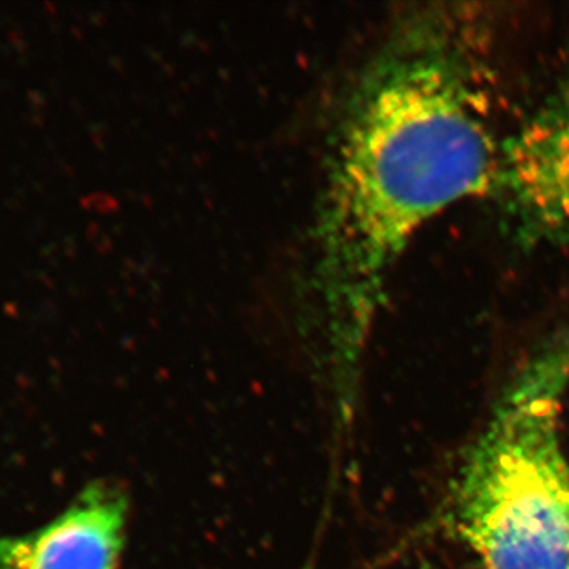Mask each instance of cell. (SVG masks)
Segmentation results:
<instances>
[{
  "mask_svg": "<svg viewBox=\"0 0 569 569\" xmlns=\"http://www.w3.org/2000/svg\"><path fill=\"white\" fill-rule=\"evenodd\" d=\"M490 193L522 244L569 242V93L542 104L500 142Z\"/></svg>",
  "mask_w": 569,
  "mask_h": 569,
  "instance_id": "3957f363",
  "label": "cell"
},
{
  "mask_svg": "<svg viewBox=\"0 0 569 569\" xmlns=\"http://www.w3.org/2000/svg\"><path fill=\"white\" fill-rule=\"evenodd\" d=\"M127 515L122 488L92 482L40 529L0 537V569H118Z\"/></svg>",
  "mask_w": 569,
  "mask_h": 569,
  "instance_id": "277c9868",
  "label": "cell"
},
{
  "mask_svg": "<svg viewBox=\"0 0 569 569\" xmlns=\"http://www.w3.org/2000/svg\"><path fill=\"white\" fill-rule=\"evenodd\" d=\"M568 388L565 329L520 367L460 467L452 519L485 569H569Z\"/></svg>",
  "mask_w": 569,
  "mask_h": 569,
  "instance_id": "7a4b0ae2",
  "label": "cell"
},
{
  "mask_svg": "<svg viewBox=\"0 0 569 569\" xmlns=\"http://www.w3.org/2000/svg\"><path fill=\"white\" fill-rule=\"evenodd\" d=\"M466 18L443 6L402 14L342 104L307 239L296 306L317 365L350 421L388 283L438 213L490 192V130Z\"/></svg>",
  "mask_w": 569,
  "mask_h": 569,
  "instance_id": "6da1fadb",
  "label": "cell"
}]
</instances>
